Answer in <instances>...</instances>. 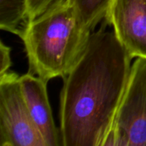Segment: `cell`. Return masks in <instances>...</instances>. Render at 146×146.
Segmentation results:
<instances>
[{
	"label": "cell",
	"mask_w": 146,
	"mask_h": 146,
	"mask_svg": "<svg viewBox=\"0 0 146 146\" xmlns=\"http://www.w3.org/2000/svg\"><path fill=\"white\" fill-rule=\"evenodd\" d=\"M105 26L92 33L81 59L63 77L60 98L63 146H104L111 133L133 58Z\"/></svg>",
	"instance_id": "6da1fadb"
},
{
	"label": "cell",
	"mask_w": 146,
	"mask_h": 146,
	"mask_svg": "<svg viewBox=\"0 0 146 146\" xmlns=\"http://www.w3.org/2000/svg\"><path fill=\"white\" fill-rule=\"evenodd\" d=\"M92 31L70 1L29 21L21 37L28 72L47 82L63 78L81 59Z\"/></svg>",
	"instance_id": "7a4b0ae2"
},
{
	"label": "cell",
	"mask_w": 146,
	"mask_h": 146,
	"mask_svg": "<svg viewBox=\"0 0 146 146\" xmlns=\"http://www.w3.org/2000/svg\"><path fill=\"white\" fill-rule=\"evenodd\" d=\"M104 146H146V58L132 64L113 128Z\"/></svg>",
	"instance_id": "3957f363"
},
{
	"label": "cell",
	"mask_w": 146,
	"mask_h": 146,
	"mask_svg": "<svg viewBox=\"0 0 146 146\" xmlns=\"http://www.w3.org/2000/svg\"><path fill=\"white\" fill-rule=\"evenodd\" d=\"M19 75H0V145L46 146L24 100Z\"/></svg>",
	"instance_id": "277c9868"
},
{
	"label": "cell",
	"mask_w": 146,
	"mask_h": 146,
	"mask_svg": "<svg viewBox=\"0 0 146 146\" xmlns=\"http://www.w3.org/2000/svg\"><path fill=\"white\" fill-rule=\"evenodd\" d=\"M104 23L132 58H146V0H113Z\"/></svg>",
	"instance_id": "5b68a950"
},
{
	"label": "cell",
	"mask_w": 146,
	"mask_h": 146,
	"mask_svg": "<svg viewBox=\"0 0 146 146\" xmlns=\"http://www.w3.org/2000/svg\"><path fill=\"white\" fill-rule=\"evenodd\" d=\"M19 82L24 100L46 146L62 145L48 98V82L29 72L20 76Z\"/></svg>",
	"instance_id": "8992f818"
},
{
	"label": "cell",
	"mask_w": 146,
	"mask_h": 146,
	"mask_svg": "<svg viewBox=\"0 0 146 146\" xmlns=\"http://www.w3.org/2000/svg\"><path fill=\"white\" fill-rule=\"evenodd\" d=\"M27 0H0V28L21 37L27 25Z\"/></svg>",
	"instance_id": "52a82bcc"
},
{
	"label": "cell",
	"mask_w": 146,
	"mask_h": 146,
	"mask_svg": "<svg viewBox=\"0 0 146 146\" xmlns=\"http://www.w3.org/2000/svg\"><path fill=\"white\" fill-rule=\"evenodd\" d=\"M84 23L92 30L104 20L113 0H70Z\"/></svg>",
	"instance_id": "ba28073f"
},
{
	"label": "cell",
	"mask_w": 146,
	"mask_h": 146,
	"mask_svg": "<svg viewBox=\"0 0 146 146\" xmlns=\"http://www.w3.org/2000/svg\"><path fill=\"white\" fill-rule=\"evenodd\" d=\"M28 20H33L40 15L59 5L64 4L70 0H27Z\"/></svg>",
	"instance_id": "9c48e42d"
},
{
	"label": "cell",
	"mask_w": 146,
	"mask_h": 146,
	"mask_svg": "<svg viewBox=\"0 0 146 146\" xmlns=\"http://www.w3.org/2000/svg\"><path fill=\"white\" fill-rule=\"evenodd\" d=\"M11 49L4 44L3 41L0 43V56H1V65H0V75H3L9 71L12 62L10 58Z\"/></svg>",
	"instance_id": "30bf717a"
}]
</instances>
